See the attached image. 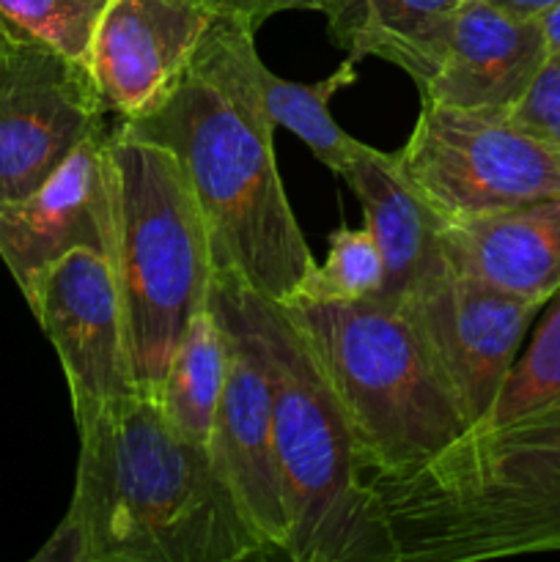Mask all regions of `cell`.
I'll return each instance as SVG.
<instances>
[{"instance_id":"cell-1","label":"cell","mask_w":560,"mask_h":562,"mask_svg":"<svg viewBox=\"0 0 560 562\" xmlns=\"http://www.w3.org/2000/svg\"><path fill=\"white\" fill-rule=\"evenodd\" d=\"M75 494L36 562H242L275 558L206 445L157 395L132 390L77 423Z\"/></svg>"},{"instance_id":"cell-2","label":"cell","mask_w":560,"mask_h":562,"mask_svg":"<svg viewBox=\"0 0 560 562\" xmlns=\"http://www.w3.org/2000/svg\"><path fill=\"white\" fill-rule=\"evenodd\" d=\"M245 25L239 16H214L173 88L119 130L163 146L181 165L206 225L214 272L236 274L289 305L316 258L285 198L275 124L242 71L236 42Z\"/></svg>"},{"instance_id":"cell-3","label":"cell","mask_w":560,"mask_h":562,"mask_svg":"<svg viewBox=\"0 0 560 562\" xmlns=\"http://www.w3.org/2000/svg\"><path fill=\"white\" fill-rule=\"evenodd\" d=\"M395 562L560 552V401L475 426L428 461L362 472Z\"/></svg>"},{"instance_id":"cell-4","label":"cell","mask_w":560,"mask_h":562,"mask_svg":"<svg viewBox=\"0 0 560 562\" xmlns=\"http://www.w3.org/2000/svg\"><path fill=\"white\" fill-rule=\"evenodd\" d=\"M261 355L272 393V437L294 562H395L377 499L362 481L355 428L316 351L285 305L231 272L212 274Z\"/></svg>"},{"instance_id":"cell-5","label":"cell","mask_w":560,"mask_h":562,"mask_svg":"<svg viewBox=\"0 0 560 562\" xmlns=\"http://www.w3.org/2000/svg\"><path fill=\"white\" fill-rule=\"evenodd\" d=\"M113 267L137 390L157 395L181 335L209 307L212 250L181 165L170 151L115 130Z\"/></svg>"},{"instance_id":"cell-6","label":"cell","mask_w":560,"mask_h":562,"mask_svg":"<svg viewBox=\"0 0 560 562\" xmlns=\"http://www.w3.org/2000/svg\"><path fill=\"white\" fill-rule=\"evenodd\" d=\"M307 344L338 393L362 472L406 470L470 431L453 384L421 329L379 300L291 302Z\"/></svg>"},{"instance_id":"cell-7","label":"cell","mask_w":560,"mask_h":562,"mask_svg":"<svg viewBox=\"0 0 560 562\" xmlns=\"http://www.w3.org/2000/svg\"><path fill=\"white\" fill-rule=\"evenodd\" d=\"M395 154L406 179L448 223L560 195V157L508 110L423 102Z\"/></svg>"},{"instance_id":"cell-8","label":"cell","mask_w":560,"mask_h":562,"mask_svg":"<svg viewBox=\"0 0 560 562\" xmlns=\"http://www.w3.org/2000/svg\"><path fill=\"white\" fill-rule=\"evenodd\" d=\"M104 102L86 64L47 44L0 47V203L36 190L86 137L104 126Z\"/></svg>"},{"instance_id":"cell-9","label":"cell","mask_w":560,"mask_h":562,"mask_svg":"<svg viewBox=\"0 0 560 562\" xmlns=\"http://www.w3.org/2000/svg\"><path fill=\"white\" fill-rule=\"evenodd\" d=\"M66 373L75 423L137 390L113 267L97 250L66 252L27 300Z\"/></svg>"},{"instance_id":"cell-10","label":"cell","mask_w":560,"mask_h":562,"mask_svg":"<svg viewBox=\"0 0 560 562\" xmlns=\"http://www.w3.org/2000/svg\"><path fill=\"white\" fill-rule=\"evenodd\" d=\"M541 307V302L505 294L450 269L401 311L432 346L472 428L492 415Z\"/></svg>"},{"instance_id":"cell-11","label":"cell","mask_w":560,"mask_h":562,"mask_svg":"<svg viewBox=\"0 0 560 562\" xmlns=\"http://www.w3.org/2000/svg\"><path fill=\"white\" fill-rule=\"evenodd\" d=\"M108 126L80 143L25 198L0 203V258L25 302L42 274L66 252L113 256V181Z\"/></svg>"},{"instance_id":"cell-12","label":"cell","mask_w":560,"mask_h":562,"mask_svg":"<svg viewBox=\"0 0 560 562\" xmlns=\"http://www.w3.org/2000/svg\"><path fill=\"white\" fill-rule=\"evenodd\" d=\"M547 60L536 16L489 0H464L437 22L412 80L423 102L467 110H508L525 97Z\"/></svg>"},{"instance_id":"cell-13","label":"cell","mask_w":560,"mask_h":562,"mask_svg":"<svg viewBox=\"0 0 560 562\" xmlns=\"http://www.w3.org/2000/svg\"><path fill=\"white\" fill-rule=\"evenodd\" d=\"M214 16L201 0H108L82 60L108 113H148L192 64Z\"/></svg>"},{"instance_id":"cell-14","label":"cell","mask_w":560,"mask_h":562,"mask_svg":"<svg viewBox=\"0 0 560 562\" xmlns=\"http://www.w3.org/2000/svg\"><path fill=\"white\" fill-rule=\"evenodd\" d=\"M209 307L223 324L228 340L223 398L214 417L209 450L258 536L267 541L275 558L285 560L289 521H285L278 459H275L272 393H269L267 368L234 313L212 296Z\"/></svg>"},{"instance_id":"cell-15","label":"cell","mask_w":560,"mask_h":562,"mask_svg":"<svg viewBox=\"0 0 560 562\" xmlns=\"http://www.w3.org/2000/svg\"><path fill=\"white\" fill-rule=\"evenodd\" d=\"M340 179L360 201L366 228L382 252L384 278L373 300L404 307L450 272L445 250L448 220L406 179L399 154L357 143Z\"/></svg>"},{"instance_id":"cell-16","label":"cell","mask_w":560,"mask_h":562,"mask_svg":"<svg viewBox=\"0 0 560 562\" xmlns=\"http://www.w3.org/2000/svg\"><path fill=\"white\" fill-rule=\"evenodd\" d=\"M445 250L453 272L547 305L560 291V195L450 220Z\"/></svg>"},{"instance_id":"cell-17","label":"cell","mask_w":560,"mask_h":562,"mask_svg":"<svg viewBox=\"0 0 560 562\" xmlns=\"http://www.w3.org/2000/svg\"><path fill=\"white\" fill-rule=\"evenodd\" d=\"M253 36H256V27H242L236 53H239L242 71H245V80L250 86L253 97H256L258 108L267 113V119L275 126H283L291 135L300 137L316 154L318 162H324L333 173L340 176L346 159L351 157V151H355L360 140H355L349 132L340 130L338 121L329 113V99L357 80L355 60L346 58L333 75H327L318 82H311V86L291 82L275 75L258 58L256 38Z\"/></svg>"},{"instance_id":"cell-18","label":"cell","mask_w":560,"mask_h":562,"mask_svg":"<svg viewBox=\"0 0 560 562\" xmlns=\"http://www.w3.org/2000/svg\"><path fill=\"white\" fill-rule=\"evenodd\" d=\"M464 0H322L329 36L349 58H382L415 75L428 36Z\"/></svg>"},{"instance_id":"cell-19","label":"cell","mask_w":560,"mask_h":562,"mask_svg":"<svg viewBox=\"0 0 560 562\" xmlns=\"http://www.w3.org/2000/svg\"><path fill=\"white\" fill-rule=\"evenodd\" d=\"M225 349L228 340L223 324L212 307H206L184 329L157 390V401L170 426L181 437L206 448L212 442L214 417L223 398Z\"/></svg>"},{"instance_id":"cell-20","label":"cell","mask_w":560,"mask_h":562,"mask_svg":"<svg viewBox=\"0 0 560 562\" xmlns=\"http://www.w3.org/2000/svg\"><path fill=\"white\" fill-rule=\"evenodd\" d=\"M544 307L547 313L538 322L533 340L516 357L492 415L481 426H500L560 401V291Z\"/></svg>"},{"instance_id":"cell-21","label":"cell","mask_w":560,"mask_h":562,"mask_svg":"<svg viewBox=\"0 0 560 562\" xmlns=\"http://www.w3.org/2000/svg\"><path fill=\"white\" fill-rule=\"evenodd\" d=\"M382 252L371 231L340 225L329 236L324 263H316L291 302H360L382 289ZM289 302V305H291Z\"/></svg>"},{"instance_id":"cell-22","label":"cell","mask_w":560,"mask_h":562,"mask_svg":"<svg viewBox=\"0 0 560 562\" xmlns=\"http://www.w3.org/2000/svg\"><path fill=\"white\" fill-rule=\"evenodd\" d=\"M104 5L108 0H0V25L11 38L47 44L82 64Z\"/></svg>"},{"instance_id":"cell-23","label":"cell","mask_w":560,"mask_h":562,"mask_svg":"<svg viewBox=\"0 0 560 562\" xmlns=\"http://www.w3.org/2000/svg\"><path fill=\"white\" fill-rule=\"evenodd\" d=\"M511 119L560 157V58L547 55L525 97L511 108Z\"/></svg>"},{"instance_id":"cell-24","label":"cell","mask_w":560,"mask_h":562,"mask_svg":"<svg viewBox=\"0 0 560 562\" xmlns=\"http://www.w3.org/2000/svg\"><path fill=\"white\" fill-rule=\"evenodd\" d=\"M201 3H206L217 14L239 16L253 27L283 11H322V0H201Z\"/></svg>"},{"instance_id":"cell-25","label":"cell","mask_w":560,"mask_h":562,"mask_svg":"<svg viewBox=\"0 0 560 562\" xmlns=\"http://www.w3.org/2000/svg\"><path fill=\"white\" fill-rule=\"evenodd\" d=\"M538 25H541L544 47H547V55L552 58H560V3L547 9L544 14L536 16Z\"/></svg>"},{"instance_id":"cell-26","label":"cell","mask_w":560,"mask_h":562,"mask_svg":"<svg viewBox=\"0 0 560 562\" xmlns=\"http://www.w3.org/2000/svg\"><path fill=\"white\" fill-rule=\"evenodd\" d=\"M489 3L500 5V9L511 11V14L538 16V14H544L547 9H552V5H558L560 0H489Z\"/></svg>"},{"instance_id":"cell-27","label":"cell","mask_w":560,"mask_h":562,"mask_svg":"<svg viewBox=\"0 0 560 562\" xmlns=\"http://www.w3.org/2000/svg\"><path fill=\"white\" fill-rule=\"evenodd\" d=\"M11 42V36H9V31H5L3 25H0V47H3V44H9Z\"/></svg>"}]
</instances>
